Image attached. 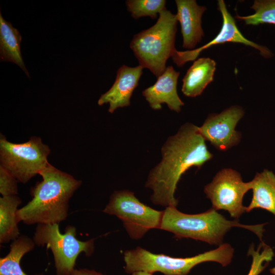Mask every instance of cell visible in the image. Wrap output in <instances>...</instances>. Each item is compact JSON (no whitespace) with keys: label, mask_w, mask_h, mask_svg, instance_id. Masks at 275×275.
I'll return each instance as SVG.
<instances>
[{"label":"cell","mask_w":275,"mask_h":275,"mask_svg":"<svg viewBox=\"0 0 275 275\" xmlns=\"http://www.w3.org/2000/svg\"><path fill=\"white\" fill-rule=\"evenodd\" d=\"M198 127L190 123L167 139L161 148V160L150 171L145 183L152 190L150 200L154 204L177 207L175 193L181 176L193 167L200 168L213 157Z\"/></svg>","instance_id":"6da1fadb"},{"label":"cell","mask_w":275,"mask_h":275,"mask_svg":"<svg viewBox=\"0 0 275 275\" xmlns=\"http://www.w3.org/2000/svg\"><path fill=\"white\" fill-rule=\"evenodd\" d=\"M42 180L32 187L33 199L17 211L26 225L59 224L68 216L69 201L81 182L49 164L39 174Z\"/></svg>","instance_id":"7a4b0ae2"},{"label":"cell","mask_w":275,"mask_h":275,"mask_svg":"<svg viewBox=\"0 0 275 275\" xmlns=\"http://www.w3.org/2000/svg\"><path fill=\"white\" fill-rule=\"evenodd\" d=\"M264 224L248 225L237 221H229L211 208L198 214H186L175 207L163 210L160 229L172 233L177 238H189L210 244L220 245L226 233L237 227L254 232L262 242Z\"/></svg>","instance_id":"3957f363"},{"label":"cell","mask_w":275,"mask_h":275,"mask_svg":"<svg viewBox=\"0 0 275 275\" xmlns=\"http://www.w3.org/2000/svg\"><path fill=\"white\" fill-rule=\"evenodd\" d=\"M177 21L176 15L166 8L159 13L154 25L135 35L130 42L139 65L148 68L157 78L166 70L169 58H173L177 52L175 47Z\"/></svg>","instance_id":"277c9868"},{"label":"cell","mask_w":275,"mask_h":275,"mask_svg":"<svg viewBox=\"0 0 275 275\" xmlns=\"http://www.w3.org/2000/svg\"><path fill=\"white\" fill-rule=\"evenodd\" d=\"M233 254L234 249L228 243H222L216 249L186 258L154 254L137 247L124 252V269L129 273L144 271L152 273L160 272L164 275H187L194 267L205 262L213 261L227 266L231 263Z\"/></svg>","instance_id":"5b68a950"},{"label":"cell","mask_w":275,"mask_h":275,"mask_svg":"<svg viewBox=\"0 0 275 275\" xmlns=\"http://www.w3.org/2000/svg\"><path fill=\"white\" fill-rule=\"evenodd\" d=\"M35 244L46 245L53 255L57 275H70L81 253L90 256L94 252L93 239L81 241L76 238V228L66 227L64 234L59 224H38L33 236Z\"/></svg>","instance_id":"8992f818"},{"label":"cell","mask_w":275,"mask_h":275,"mask_svg":"<svg viewBox=\"0 0 275 275\" xmlns=\"http://www.w3.org/2000/svg\"><path fill=\"white\" fill-rule=\"evenodd\" d=\"M50 152L40 137L32 136L26 142L16 144L1 134V166L18 182L25 183L39 174L49 164L47 157Z\"/></svg>","instance_id":"52a82bcc"},{"label":"cell","mask_w":275,"mask_h":275,"mask_svg":"<svg viewBox=\"0 0 275 275\" xmlns=\"http://www.w3.org/2000/svg\"><path fill=\"white\" fill-rule=\"evenodd\" d=\"M103 211L118 217L133 239L141 238L151 229H159L163 213V211L155 210L141 202L128 190L115 191Z\"/></svg>","instance_id":"ba28073f"},{"label":"cell","mask_w":275,"mask_h":275,"mask_svg":"<svg viewBox=\"0 0 275 275\" xmlns=\"http://www.w3.org/2000/svg\"><path fill=\"white\" fill-rule=\"evenodd\" d=\"M251 189L250 182H244L239 173L225 168L218 172L212 181L205 186L204 192L216 210H224L231 217L238 218L245 212L242 204L246 193Z\"/></svg>","instance_id":"9c48e42d"},{"label":"cell","mask_w":275,"mask_h":275,"mask_svg":"<svg viewBox=\"0 0 275 275\" xmlns=\"http://www.w3.org/2000/svg\"><path fill=\"white\" fill-rule=\"evenodd\" d=\"M244 114L239 105L231 106L218 114H210L202 125L198 127L200 134L216 149L226 151L238 145L241 134L235 129Z\"/></svg>","instance_id":"30bf717a"},{"label":"cell","mask_w":275,"mask_h":275,"mask_svg":"<svg viewBox=\"0 0 275 275\" xmlns=\"http://www.w3.org/2000/svg\"><path fill=\"white\" fill-rule=\"evenodd\" d=\"M218 9L223 18L220 32L211 41L198 48L185 51H177L173 59L177 66L182 67L186 62L195 60L202 51L212 46L228 42L241 43L250 46L258 50L260 54L266 58L273 56L268 48L248 39L242 34L236 24L234 18L228 11L224 1H218Z\"/></svg>","instance_id":"8fae6325"},{"label":"cell","mask_w":275,"mask_h":275,"mask_svg":"<svg viewBox=\"0 0 275 275\" xmlns=\"http://www.w3.org/2000/svg\"><path fill=\"white\" fill-rule=\"evenodd\" d=\"M143 67L122 65L117 72L115 81L112 87L102 94L98 101L99 105L108 103V111L113 113L119 107L130 105V99L143 73Z\"/></svg>","instance_id":"7c38bea8"},{"label":"cell","mask_w":275,"mask_h":275,"mask_svg":"<svg viewBox=\"0 0 275 275\" xmlns=\"http://www.w3.org/2000/svg\"><path fill=\"white\" fill-rule=\"evenodd\" d=\"M180 73L172 66H168L155 83L142 91V95L150 106L154 110L160 109L166 103L170 109L179 113L184 102L179 98L177 84Z\"/></svg>","instance_id":"4fadbf2b"},{"label":"cell","mask_w":275,"mask_h":275,"mask_svg":"<svg viewBox=\"0 0 275 275\" xmlns=\"http://www.w3.org/2000/svg\"><path fill=\"white\" fill-rule=\"evenodd\" d=\"M177 20L181 25L183 47L194 49L204 36L202 16L207 8L199 6L195 0H176Z\"/></svg>","instance_id":"5bb4252c"},{"label":"cell","mask_w":275,"mask_h":275,"mask_svg":"<svg viewBox=\"0 0 275 275\" xmlns=\"http://www.w3.org/2000/svg\"><path fill=\"white\" fill-rule=\"evenodd\" d=\"M216 63L209 58H200L188 68L182 79L181 91L189 97L200 95L213 81Z\"/></svg>","instance_id":"9a60e30c"},{"label":"cell","mask_w":275,"mask_h":275,"mask_svg":"<svg viewBox=\"0 0 275 275\" xmlns=\"http://www.w3.org/2000/svg\"><path fill=\"white\" fill-rule=\"evenodd\" d=\"M253 196L245 212L255 208L265 209L275 216V174L268 169L257 173L250 181Z\"/></svg>","instance_id":"2e32d148"},{"label":"cell","mask_w":275,"mask_h":275,"mask_svg":"<svg viewBox=\"0 0 275 275\" xmlns=\"http://www.w3.org/2000/svg\"><path fill=\"white\" fill-rule=\"evenodd\" d=\"M21 36L12 23L6 21L0 12L1 61L11 62L19 66L30 78L20 52Z\"/></svg>","instance_id":"e0dca14e"},{"label":"cell","mask_w":275,"mask_h":275,"mask_svg":"<svg viewBox=\"0 0 275 275\" xmlns=\"http://www.w3.org/2000/svg\"><path fill=\"white\" fill-rule=\"evenodd\" d=\"M21 201L17 196L0 198V242L7 243L19 236L17 207Z\"/></svg>","instance_id":"ac0fdd59"},{"label":"cell","mask_w":275,"mask_h":275,"mask_svg":"<svg viewBox=\"0 0 275 275\" xmlns=\"http://www.w3.org/2000/svg\"><path fill=\"white\" fill-rule=\"evenodd\" d=\"M35 245L33 239L26 235L19 236L13 240L9 253L0 259V275H27L21 268L20 262Z\"/></svg>","instance_id":"d6986e66"},{"label":"cell","mask_w":275,"mask_h":275,"mask_svg":"<svg viewBox=\"0 0 275 275\" xmlns=\"http://www.w3.org/2000/svg\"><path fill=\"white\" fill-rule=\"evenodd\" d=\"M251 8L255 11L253 14L244 16L236 15L235 18L247 25L263 23L275 25V0L254 1Z\"/></svg>","instance_id":"ffe728a7"},{"label":"cell","mask_w":275,"mask_h":275,"mask_svg":"<svg viewBox=\"0 0 275 275\" xmlns=\"http://www.w3.org/2000/svg\"><path fill=\"white\" fill-rule=\"evenodd\" d=\"M164 0H128L126 5L128 11L134 19L143 16H150L155 19L157 14L166 9Z\"/></svg>","instance_id":"44dd1931"},{"label":"cell","mask_w":275,"mask_h":275,"mask_svg":"<svg viewBox=\"0 0 275 275\" xmlns=\"http://www.w3.org/2000/svg\"><path fill=\"white\" fill-rule=\"evenodd\" d=\"M248 255L252 257V262L247 275H259L272 260L274 254L271 247L262 242L259 244L256 250L254 249V244H251Z\"/></svg>","instance_id":"7402d4cb"},{"label":"cell","mask_w":275,"mask_h":275,"mask_svg":"<svg viewBox=\"0 0 275 275\" xmlns=\"http://www.w3.org/2000/svg\"><path fill=\"white\" fill-rule=\"evenodd\" d=\"M17 180L0 166V193L2 197L16 196Z\"/></svg>","instance_id":"603a6c76"},{"label":"cell","mask_w":275,"mask_h":275,"mask_svg":"<svg viewBox=\"0 0 275 275\" xmlns=\"http://www.w3.org/2000/svg\"><path fill=\"white\" fill-rule=\"evenodd\" d=\"M70 275H104L94 270L87 269H74Z\"/></svg>","instance_id":"cb8c5ba5"},{"label":"cell","mask_w":275,"mask_h":275,"mask_svg":"<svg viewBox=\"0 0 275 275\" xmlns=\"http://www.w3.org/2000/svg\"><path fill=\"white\" fill-rule=\"evenodd\" d=\"M153 273L144 271H135L131 273V275H152Z\"/></svg>","instance_id":"d4e9b609"},{"label":"cell","mask_w":275,"mask_h":275,"mask_svg":"<svg viewBox=\"0 0 275 275\" xmlns=\"http://www.w3.org/2000/svg\"><path fill=\"white\" fill-rule=\"evenodd\" d=\"M269 271L271 273L273 274V275H275V267L272 268H270L269 269Z\"/></svg>","instance_id":"484cf974"}]
</instances>
